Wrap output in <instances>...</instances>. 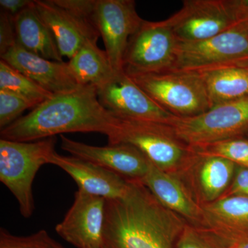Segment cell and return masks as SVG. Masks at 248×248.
I'll use <instances>...</instances> for the list:
<instances>
[{
  "label": "cell",
  "mask_w": 248,
  "mask_h": 248,
  "mask_svg": "<svg viewBox=\"0 0 248 248\" xmlns=\"http://www.w3.org/2000/svg\"><path fill=\"white\" fill-rule=\"evenodd\" d=\"M186 225L140 181H130L126 195L107 200L100 248H177Z\"/></svg>",
  "instance_id": "cell-1"
},
{
  "label": "cell",
  "mask_w": 248,
  "mask_h": 248,
  "mask_svg": "<svg viewBox=\"0 0 248 248\" xmlns=\"http://www.w3.org/2000/svg\"><path fill=\"white\" fill-rule=\"evenodd\" d=\"M116 117L103 107L97 87L87 85L55 94L1 130V139L31 142L69 133H99L108 137Z\"/></svg>",
  "instance_id": "cell-2"
},
{
  "label": "cell",
  "mask_w": 248,
  "mask_h": 248,
  "mask_svg": "<svg viewBox=\"0 0 248 248\" xmlns=\"http://www.w3.org/2000/svg\"><path fill=\"white\" fill-rule=\"evenodd\" d=\"M56 142V137L31 142L0 140V182L16 197L24 218L34 213L32 183L40 168L49 164Z\"/></svg>",
  "instance_id": "cell-3"
},
{
  "label": "cell",
  "mask_w": 248,
  "mask_h": 248,
  "mask_svg": "<svg viewBox=\"0 0 248 248\" xmlns=\"http://www.w3.org/2000/svg\"><path fill=\"white\" fill-rule=\"evenodd\" d=\"M115 117V126L107 137L108 144L135 147L159 169L169 172L196 154L177 138L169 124Z\"/></svg>",
  "instance_id": "cell-4"
},
{
  "label": "cell",
  "mask_w": 248,
  "mask_h": 248,
  "mask_svg": "<svg viewBox=\"0 0 248 248\" xmlns=\"http://www.w3.org/2000/svg\"><path fill=\"white\" fill-rule=\"evenodd\" d=\"M128 76L156 104L176 117H195L213 108L198 72L170 71Z\"/></svg>",
  "instance_id": "cell-5"
},
{
  "label": "cell",
  "mask_w": 248,
  "mask_h": 248,
  "mask_svg": "<svg viewBox=\"0 0 248 248\" xmlns=\"http://www.w3.org/2000/svg\"><path fill=\"white\" fill-rule=\"evenodd\" d=\"M169 125L192 148L238 138L248 131V96L215 106L195 117L175 116Z\"/></svg>",
  "instance_id": "cell-6"
},
{
  "label": "cell",
  "mask_w": 248,
  "mask_h": 248,
  "mask_svg": "<svg viewBox=\"0 0 248 248\" xmlns=\"http://www.w3.org/2000/svg\"><path fill=\"white\" fill-rule=\"evenodd\" d=\"M248 65V35L241 23L206 40L179 42L172 71L201 72Z\"/></svg>",
  "instance_id": "cell-7"
},
{
  "label": "cell",
  "mask_w": 248,
  "mask_h": 248,
  "mask_svg": "<svg viewBox=\"0 0 248 248\" xmlns=\"http://www.w3.org/2000/svg\"><path fill=\"white\" fill-rule=\"evenodd\" d=\"M166 22L179 42L206 40L241 24L236 0H186Z\"/></svg>",
  "instance_id": "cell-8"
},
{
  "label": "cell",
  "mask_w": 248,
  "mask_h": 248,
  "mask_svg": "<svg viewBox=\"0 0 248 248\" xmlns=\"http://www.w3.org/2000/svg\"><path fill=\"white\" fill-rule=\"evenodd\" d=\"M179 41L166 20H143L129 39L124 58L128 75L159 73L172 71Z\"/></svg>",
  "instance_id": "cell-9"
},
{
  "label": "cell",
  "mask_w": 248,
  "mask_h": 248,
  "mask_svg": "<svg viewBox=\"0 0 248 248\" xmlns=\"http://www.w3.org/2000/svg\"><path fill=\"white\" fill-rule=\"evenodd\" d=\"M144 19L133 0H97L93 22L102 37L105 51L115 72L124 71V58L129 39Z\"/></svg>",
  "instance_id": "cell-10"
},
{
  "label": "cell",
  "mask_w": 248,
  "mask_h": 248,
  "mask_svg": "<svg viewBox=\"0 0 248 248\" xmlns=\"http://www.w3.org/2000/svg\"><path fill=\"white\" fill-rule=\"evenodd\" d=\"M99 102L115 117L169 124L175 116L160 107L125 71L97 87Z\"/></svg>",
  "instance_id": "cell-11"
},
{
  "label": "cell",
  "mask_w": 248,
  "mask_h": 248,
  "mask_svg": "<svg viewBox=\"0 0 248 248\" xmlns=\"http://www.w3.org/2000/svg\"><path fill=\"white\" fill-rule=\"evenodd\" d=\"M106 203L103 197L81 189L64 218L55 227L59 236L77 248H100L105 222Z\"/></svg>",
  "instance_id": "cell-12"
},
{
  "label": "cell",
  "mask_w": 248,
  "mask_h": 248,
  "mask_svg": "<svg viewBox=\"0 0 248 248\" xmlns=\"http://www.w3.org/2000/svg\"><path fill=\"white\" fill-rule=\"evenodd\" d=\"M61 148L71 156L89 161L128 181H140L146 175L150 161L138 148L125 144L95 146L60 135Z\"/></svg>",
  "instance_id": "cell-13"
},
{
  "label": "cell",
  "mask_w": 248,
  "mask_h": 248,
  "mask_svg": "<svg viewBox=\"0 0 248 248\" xmlns=\"http://www.w3.org/2000/svg\"><path fill=\"white\" fill-rule=\"evenodd\" d=\"M1 60L53 94L83 86L75 79L68 62L46 60L30 53L17 43L1 56Z\"/></svg>",
  "instance_id": "cell-14"
},
{
  "label": "cell",
  "mask_w": 248,
  "mask_h": 248,
  "mask_svg": "<svg viewBox=\"0 0 248 248\" xmlns=\"http://www.w3.org/2000/svg\"><path fill=\"white\" fill-rule=\"evenodd\" d=\"M69 174L79 189L106 200L123 198L128 192L130 181L100 166L73 156H63L56 151L49 160Z\"/></svg>",
  "instance_id": "cell-15"
},
{
  "label": "cell",
  "mask_w": 248,
  "mask_h": 248,
  "mask_svg": "<svg viewBox=\"0 0 248 248\" xmlns=\"http://www.w3.org/2000/svg\"><path fill=\"white\" fill-rule=\"evenodd\" d=\"M35 6L53 33L62 57L71 60L87 41L97 40L100 36L93 24L62 9L53 0H36Z\"/></svg>",
  "instance_id": "cell-16"
},
{
  "label": "cell",
  "mask_w": 248,
  "mask_h": 248,
  "mask_svg": "<svg viewBox=\"0 0 248 248\" xmlns=\"http://www.w3.org/2000/svg\"><path fill=\"white\" fill-rule=\"evenodd\" d=\"M141 182L164 207L179 216L194 221L203 217V209L192 200L181 182L151 161Z\"/></svg>",
  "instance_id": "cell-17"
},
{
  "label": "cell",
  "mask_w": 248,
  "mask_h": 248,
  "mask_svg": "<svg viewBox=\"0 0 248 248\" xmlns=\"http://www.w3.org/2000/svg\"><path fill=\"white\" fill-rule=\"evenodd\" d=\"M17 43L28 51L52 61L63 62L55 37L32 6L14 17Z\"/></svg>",
  "instance_id": "cell-18"
},
{
  "label": "cell",
  "mask_w": 248,
  "mask_h": 248,
  "mask_svg": "<svg viewBox=\"0 0 248 248\" xmlns=\"http://www.w3.org/2000/svg\"><path fill=\"white\" fill-rule=\"evenodd\" d=\"M212 232L224 238L248 236V197H229L210 202L203 208Z\"/></svg>",
  "instance_id": "cell-19"
},
{
  "label": "cell",
  "mask_w": 248,
  "mask_h": 248,
  "mask_svg": "<svg viewBox=\"0 0 248 248\" xmlns=\"http://www.w3.org/2000/svg\"><path fill=\"white\" fill-rule=\"evenodd\" d=\"M213 107L248 96V66H230L198 72Z\"/></svg>",
  "instance_id": "cell-20"
},
{
  "label": "cell",
  "mask_w": 248,
  "mask_h": 248,
  "mask_svg": "<svg viewBox=\"0 0 248 248\" xmlns=\"http://www.w3.org/2000/svg\"><path fill=\"white\" fill-rule=\"evenodd\" d=\"M97 40H89L68 62L80 86L104 84L116 73L105 50L98 47Z\"/></svg>",
  "instance_id": "cell-21"
},
{
  "label": "cell",
  "mask_w": 248,
  "mask_h": 248,
  "mask_svg": "<svg viewBox=\"0 0 248 248\" xmlns=\"http://www.w3.org/2000/svg\"><path fill=\"white\" fill-rule=\"evenodd\" d=\"M200 156L202 159L199 171L201 192L204 199L210 203L217 200L228 187L234 175L236 164L219 156Z\"/></svg>",
  "instance_id": "cell-22"
},
{
  "label": "cell",
  "mask_w": 248,
  "mask_h": 248,
  "mask_svg": "<svg viewBox=\"0 0 248 248\" xmlns=\"http://www.w3.org/2000/svg\"><path fill=\"white\" fill-rule=\"evenodd\" d=\"M0 90L16 93L35 108L53 95L2 60H0Z\"/></svg>",
  "instance_id": "cell-23"
},
{
  "label": "cell",
  "mask_w": 248,
  "mask_h": 248,
  "mask_svg": "<svg viewBox=\"0 0 248 248\" xmlns=\"http://www.w3.org/2000/svg\"><path fill=\"white\" fill-rule=\"evenodd\" d=\"M197 155L224 158L248 169V140L239 138L192 148Z\"/></svg>",
  "instance_id": "cell-24"
},
{
  "label": "cell",
  "mask_w": 248,
  "mask_h": 248,
  "mask_svg": "<svg viewBox=\"0 0 248 248\" xmlns=\"http://www.w3.org/2000/svg\"><path fill=\"white\" fill-rule=\"evenodd\" d=\"M0 248H66L53 239L45 230L27 236L11 234L4 228L0 229Z\"/></svg>",
  "instance_id": "cell-25"
},
{
  "label": "cell",
  "mask_w": 248,
  "mask_h": 248,
  "mask_svg": "<svg viewBox=\"0 0 248 248\" xmlns=\"http://www.w3.org/2000/svg\"><path fill=\"white\" fill-rule=\"evenodd\" d=\"M35 107L24 97L11 91L0 90V128L9 126L19 118L23 112Z\"/></svg>",
  "instance_id": "cell-26"
},
{
  "label": "cell",
  "mask_w": 248,
  "mask_h": 248,
  "mask_svg": "<svg viewBox=\"0 0 248 248\" xmlns=\"http://www.w3.org/2000/svg\"><path fill=\"white\" fill-rule=\"evenodd\" d=\"M177 248H226L219 236L212 231L186 226L179 236Z\"/></svg>",
  "instance_id": "cell-27"
},
{
  "label": "cell",
  "mask_w": 248,
  "mask_h": 248,
  "mask_svg": "<svg viewBox=\"0 0 248 248\" xmlns=\"http://www.w3.org/2000/svg\"><path fill=\"white\" fill-rule=\"evenodd\" d=\"M62 9L94 26L93 22L97 0H53Z\"/></svg>",
  "instance_id": "cell-28"
},
{
  "label": "cell",
  "mask_w": 248,
  "mask_h": 248,
  "mask_svg": "<svg viewBox=\"0 0 248 248\" xmlns=\"http://www.w3.org/2000/svg\"><path fill=\"white\" fill-rule=\"evenodd\" d=\"M17 43L14 17L4 11L0 12V56L14 46Z\"/></svg>",
  "instance_id": "cell-29"
},
{
  "label": "cell",
  "mask_w": 248,
  "mask_h": 248,
  "mask_svg": "<svg viewBox=\"0 0 248 248\" xmlns=\"http://www.w3.org/2000/svg\"><path fill=\"white\" fill-rule=\"evenodd\" d=\"M231 195H241L248 197V169L240 166L236 170L232 184Z\"/></svg>",
  "instance_id": "cell-30"
},
{
  "label": "cell",
  "mask_w": 248,
  "mask_h": 248,
  "mask_svg": "<svg viewBox=\"0 0 248 248\" xmlns=\"http://www.w3.org/2000/svg\"><path fill=\"white\" fill-rule=\"evenodd\" d=\"M31 0H0L1 11L15 17L34 4Z\"/></svg>",
  "instance_id": "cell-31"
},
{
  "label": "cell",
  "mask_w": 248,
  "mask_h": 248,
  "mask_svg": "<svg viewBox=\"0 0 248 248\" xmlns=\"http://www.w3.org/2000/svg\"><path fill=\"white\" fill-rule=\"evenodd\" d=\"M219 237L223 241L226 248H248V236L232 238Z\"/></svg>",
  "instance_id": "cell-32"
},
{
  "label": "cell",
  "mask_w": 248,
  "mask_h": 248,
  "mask_svg": "<svg viewBox=\"0 0 248 248\" xmlns=\"http://www.w3.org/2000/svg\"><path fill=\"white\" fill-rule=\"evenodd\" d=\"M241 24H242L243 26H244L245 30H246V32H247L248 35V16L246 18V19H244V21H243V22L241 23Z\"/></svg>",
  "instance_id": "cell-33"
},
{
  "label": "cell",
  "mask_w": 248,
  "mask_h": 248,
  "mask_svg": "<svg viewBox=\"0 0 248 248\" xmlns=\"http://www.w3.org/2000/svg\"></svg>",
  "instance_id": "cell-34"
}]
</instances>
